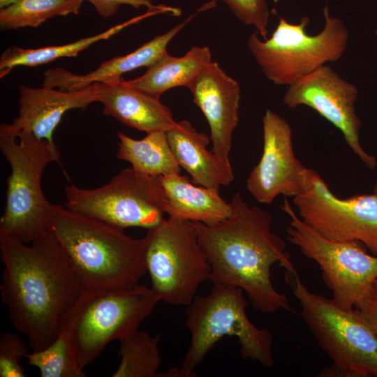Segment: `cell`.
I'll return each instance as SVG.
<instances>
[{
  "instance_id": "30",
  "label": "cell",
  "mask_w": 377,
  "mask_h": 377,
  "mask_svg": "<svg viewBox=\"0 0 377 377\" xmlns=\"http://www.w3.org/2000/svg\"><path fill=\"white\" fill-rule=\"evenodd\" d=\"M355 309L377 334V279L355 305Z\"/></svg>"
},
{
  "instance_id": "32",
  "label": "cell",
  "mask_w": 377,
  "mask_h": 377,
  "mask_svg": "<svg viewBox=\"0 0 377 377\" xmlns=\"http://www.w3.org/2000/svg\"><path fill=\"white\" fill-rule=\"evenodd\" d=\"M374 193H377V180L374 184Z\"/></svg>"
},
{
  "instance_id": "27",
  "label": "cell",
  "mask_w": 377,
  "mask_h": 377,
  "mask_svg": "<svg viewBox=\"0 0 377 377\" xmlns=\"http://www.w3.org/2000/svg\"><path fill=\"white\" fill-rule=\"evenodd\" d=\"M29 348L20 336L9 332L0 335V377H24L20 364L29 353Z\"/></svg>"
},
{
  "instance_id": "24",
  "label": "cell",
  "mask_w": 377,
  "mask_h": 377,
  "mask_svg": "<svg viewBox=\"0 0 377 377\" xmlns=\"http://www.w3.org/2000/svg\"><path fill=\"white\" fill-rule=\"evenodd\" d=\"M161 335H151L138 330L128 339L119 342L121 360L113 377H156L161 357L158 347Z\"/></svg>"
},
{
  "instance_id": "28",
  "label": "cell",
  "mask_w": 377,
  "mask_h": 377,
  "mask_svg": "<svg viewBox=\"0 0 377 377\" xmlns=\"http://www.w3.org/2000/svg\"><path fill=\"white\" fill-rule=\"evenodd\" d=\"M242 23L253 26L267 38L269 11L267 0H221Z\"/></svg>"
},
{
  "instance_id": "19",
  "label": "cell",
  "mask_w": 377,
  "mask_h": 377,
  "mask_svg": "<svg viewBox=\"0 0 377 377\" xmlns=\"http://www.w3.org/2000/svg\"><path fill=\"white\" fill-rule=\"evenodd\" d=\"M166 135L180 167L189 173L194 184L219 191L234 180L231 164L207 150L210 137L198 132L189 121H177Z\"/></svg>"
},
{
  "instance_id": "17",
  "label": "cell",
  "mask_w": 377,
  "mask_h": 377,
  "mask_svg": "<svg viewBox=\"0 0 377 377\" xmlns=\"http://www.w3.org/2000/svg\"><path fill=\"white\" fill-rule=\"evenodd\" d=\"M98 102L103 112L122 124L149 133L168 131L177 123L170 109L159 98L148 94L131 85L122 77L96 82Z\"/></svg>"
},
{
  "instance_id": "22",
  "label": "cell",
  "mask_w": 377,
  "mask_h": 377,
  "mask_svg": "<svg viewBox=\"0 0 377 377\" xmlns=\"http://www.w3.org/2000/svg\"><path fill=\"white\" fill-rule=\"evenodd\" d=\"M117 157L140 173L161 177L180 174V165L169 145L165 131H154L141 140L118 131Z\"/></svg>"
},
{
  "instance_id": "23",
  "label": "cell",
  "mask_w": 377,
  "mask_h": 377,
  "mask_svg": "<svg viewBox=\"0 0 377 377\" xmlns=\"http://www.w3.org/2000/svg\"><path fill=\"white\" fill-rule=\"evenodd\" d=\"M154 14H156V12L148 11L144 15L115 25L96 35L83 38L65 45L47 46L36 49L22 48L16 46L10 47L2 53L0 58V77H3L8 75L17 66L34 67L62 57H75L79 52L88 48L90 45L98 41L107 40L126 27L138 23L143 18Z\"/></svg>"
},
{
  "instance_id": "6",
  "label": "cell",
  "mask_w": 377,
  "mask_h": 377,
  "mask_svg": "<svg viewBox=\"0 0 377 377\" xmlns=\"http://www.w3.org/2000/svg\"><path fill=\"white\" fill-rule=\"evenodd\" d=\"M248 302L237 287L213 284L205 295H197L186 306V325L191 334L189 348L177 377L195 376L196 367L223 337H235L244 360L265 367L274 365L273 337L266 328L253 323L246 314Z\"/></svg>"
},
{
  "instance_id": "26",
  "label": "cell",
  "mask_w": 377,
  "mask_h": 377,
  "mask_svg": "<svg viewBox=\"0 0 377 377\" xmlns=\"http://www.w3.org/2000/svg\"><path fill=\"white\" fill-rule=\"evenodd\" d=\"M84 0H20L0 9L2 31L37 27L55 16L79 13Z\"/></svg>"
},
{
  "instance_id": "20",
  "label": "cell",
  "mask_w": 377,
  "mask_h": 377,
  "mask_svg": "<svg viewBox=\"0 0 377 377\" xmlns=\"http://www.w3.org/2000/svg\"><path fill=\"white\" fill-rule=\"evenodd\" d=\"M158 177L167 198L168 217L214 226L232 214L230 202L219 191L195 185L177 173Z\"/></svg>"
},
{
  "instance_id": "4",
  "label": "cell",
  "mask_w": 377,
  "mask_h": 377,
  "mask_svg": "<svg viewBox=\"0 0 377 377\" xmlns=\"http://www.w3.org/2000/svg\"><path fill=\"white\" fill-rule=\"evenodd\" d=\"M0 149L9 163L6 202L0 219V237L31 243L48 231L52 204L42 189L45 168L59 162L54 142L41 140L12 124L0 126Z\"/></svg>"
},
{
  "instance_id": "29",
  "label": "cell",
  "mask_w": 377,
  "mask_h": 377,
  "mask_svg": "<svg viewBox=\"0 0 377 377\" xmlns=\"http://www.w3.org/2000/svg\"><path fill=\"white\" fill-rule=\"evenodd\" d=\"M95 8L96 12L103 17L108 18L117 15L121 5L131 6L136 9L145 6L149 11L158 10L163 13H170L174 16L181 15V10L177 8L164 6H154L151 0H87Z\"/></svg>"
},
{
  "instance_id": "15",
  "label": "cell",
  "mask_w": 377,
  "mask_h": 377,
  "mask_svg": "<svg viewBox=\"0 0 377 377\" xmlns=\"http://www.w3.org/2000/svg\"><path fill=\"white\" fill-rule=\"evenodd\" d=\"M210 129L212 151L230 164L232 134L239 121L240 87L216 61H212L188 87Z\"/></svg>"
},
{
  "instance_id": "3",
  "label": "cell",
  "mask_w": 377,
  "mask_h": 377,
  "mask_svg": "<svg viewBox=\"0 0 377 377\" xmlns=\"http://www.w3.org/2000/svg\"><path fill=\"white\" fill-rule=\"evenodd\" d=\"M48 230L82 290L131 288L147 272L144 238H133L122 229L53 204Z\"/></svg>"
},
{
  "instance_id": "31",
  "label": "cell",
  "mask_w": 377,
  "mask_h": 377,
  "mask_svg": "<svg viewBox=\"0 0 377 377\" xmlns=\"http://www.w3.org/2000/svg\"><path fill=\"white\" fill-rule=\"evenodd\" d=\"M20 0H0V8H3L10 6L12 4L16 3Z\"/></svg>"
},
{
  "instance_id": "7",
  "label": "cell",
  "mask_w": 377,
  "mask_h": 377,
  "mask_svg": "<svg viewBox=\"0 0 377 377\" xmlns=\"http://www.w3.org/2000/svg\"><path fill=\"white\" fill-rule=\"evenodd\" d=\"M160 302L142 285L122 290H82L68 312L73 350L84 369L112 341L121 342L139 330Z\"/></svg>"
},
{
  "instance_id": "1",
  "label": "cell",
  "mask_w": 377,
  "mask_h": 377,
  "mask_svg": "<svg viewBox=\"0 0 377 377\" xmlns=\"http://www.w3.org/2000/svg\"><path fill=\"white\" fill-rule=\"evenodd\" d=\"M0 293L10 320L32 351L42 350L54 341L82 289L50 230L29 245L0 237Z\"/></svg>"
},
{
  "instance_id": "25",
  "label": "cell",
  "mask_w": 377,
  "mask_h": 377,
  "mask_svg": "<svg viewBox=\"0 0 377 377\" xmlns=\"http://www.w3.org/2000/svg\"><path fill=\"white\" fill-rule=\"evenodd\" d=\"M68 313L54 341L42 350L29 352L25 357L29 364L39 370L42 377H84L87 375L77 364L73 350Z\"/></svg>"
},
{
  "instance_id": "18",
  "label": "cell",
  "mask_w": 377,
  "mask_h": 377,
  "mask_svg": "<svg viewBox=\"0 0 377 377\" xmlns=\"http://www.w3.org/2000/svg\"><path fill=\"white\" fill-rule=\"evenodd\" d=\"M195 15H190L166 33L154 37L133 52L105 61L96 69L84 75H77L61 68H50L44 73L43 87L74 91L94 83L108 82L121 77L127 72L140 67H148L167 52L171 40Z\"/></svg>"
},
{
  "instance_id": "11",
  "label": "cell",
  "mask_w": 377,
  "mask_h": 377,
  "mask_svg": "<svg viewBox=\"0 0 377 377\" xmlns=\"http://www.w3.org/2000/svg\"><path fill=\"white\" fill-rule=\"evenodd\" d=\"M281 209L289 218L288 241L318 265L333 302L342 309H354L377 279V256L360 242L323 237L300 218L286 198Z\"/></svg>"
},
{
  "instance_id": "16",
  "label": "cell",
  "mask_w": 377,
  "mask_h": 377,
  "mask_svg": "<svg viewBox=\"0 0 377 377\" xmlns=\"http://www.w3.org/2000/svg\"><path fill=\"white\" fill-rule=\"evenodd\" d=\"M19 91V113L11 124L51 142H54V130L66 112L85 109L98 102L96 83L74 91L21 85Z\"/></svg>"
},
{
  "instance_id": "2",
  "label": "cell",
  "mask_w": 377,
  "mask_h": 377,
  "mask_svg": "<svg viewBox=\"0 0 377 377\" xmlns=\"http://www.w3.org/2000/svg\"><path fill=\"white\" fill-rule=\"evenodd\" d=\"M232 214L214 226L193 222L211 267L213 284L241 288L261 313L290 310L286 296L272 281V267L295 269L284 241L272 230L267 211L250 206L239 192L230 201Z\"/></svg>"
},
{
  "instance_id": "13",
  "label": "cell",
  "mask_w": 377,
  "mask_h": 377,
  "mask_svg": "<svg viewBox=\"0 0 377 377\" xmlns=\"http://www.w3.org/2000/svg\"><path fill=\"white\" fill-rule=\"evenodd\" d=\"M358 90L330 66L323 65L288 87L283 101L290 108L308 106L337 127L353 153L370 169L375 156L367 154L360 142L361 121L355 112Z\"/></svg>"
},
{
  "instance_id": "8",
  "label": "cell",
  "mask_w": 377,
  "mask_h": 377,
  "mask_svg": "<svg viewBox=\"0 0 377 377\" xmlns=\"http://www.w3.org/2000/svg\"><path fill=\"white\" fill-rule=\"evenodd\" d=\"M324 15V27L315 35L306 31L309 18L304 16L298 24L280 17L271 37L263 40L257 32L249 36L248 49L269 81L288 87L327 62L341 59L348 30L341 20L329 15L327 6Z\"/></svg>"
},
{
  "instance_id": "10",
  "label": "cell",
  "mask_w": 377,
  "mask_h": 377,
  "mask_svg": "<svg viewBox=\"0 0 377 377\" xmlns=\"http://www.w3.org/2000/svg\"><path fill=\"white\" fill-rule=\"evenodd\" d=\"M65 206L75 212L124 230L158 226L166 214L167 198L158 177L125 168L94 188H64Z\"/></svg>"
},
{
  "instance_id": "5",
  "label": "cell",
  "mask_w": 377,
  "mask_h": 377,
  "mask_svg": "<svg viewBox=\"0 0 377 377\" xmlns=\"http://www.w3.org/2000/svg\"><path fill=\"white\" fill-rule=\"evenodd\" d=\"M285 280L300 304L303 320L332 362L320 376L377 377V334L360 313L312 292L296 269L286 270Z\"/></svg>"
},
{
  "instance_id": "14",
  "label": "cell",
  "mask_w": 377,
  "mask_h": 377,
  "mask_svg": "<svg viewBox=\"0 0 377 377\" xmlns=\"http://www.w3.org/2000/svg\"><path fill=\"white\" fill-rule=\"evenodd\" d=\"M263 133L262 156L247 177V190L262 204H270L280 195L294 198L302 193L309 182L310 168L295 155L290 126L267 109L263 118Z\"/></svg>"
},
{
  "instance_id": "21",
  "label": "cell",
  "mask_w": 377,
  "mask_h": 377,
  "mask_svg": "<svg viewBox=\"0 0 377 377\" xmlns=\"http://www.w3.org/2000/svg\"><path fill=\"white\" fill-rule=\"evenodd\" d=\"M208 47H192L184 56L173 57L168 52L147 67L146 72L127 82L160 98L166 91L177 87L188 88L195 77L211 62Z\"/></svg>"
},
{
  "instance_id": "12",
  "label": "cell",
  "mask_w": 377,
  "mask_h": 377,
  "mask_svg": "<svg viewBox=\"0 0 377 377\" xmlns=\"http://www.w3.org/2000/svg\"><path fill=\"white\" fill-rule=\"evenodd\" d=\"M300 218L323 237L356 241L377 256V193L337 197L314 170L306 189L293 198Z\"/></svg>"
},
{
  "instance_id": "9",
  "label": "cell",
  "mask_w": 377,
  "mask_h": 377,
  "mask_svg": "<svg viewBox=\"0 0 377 377\" xmlns=\"http://www.w3.org/2000/svg\"><path fill=\"white\" fill-rule=\"evenodd\" d=\"M143 238L151 288L160 302L188 306L211 273L193 222L168 217Z\"/></svg>"
}]
</instances>
